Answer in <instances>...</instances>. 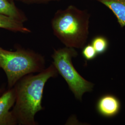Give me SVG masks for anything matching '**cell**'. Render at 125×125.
Returning <instances> with one entry per match:
<instances>
[{
  "label": "cell",
  "instance_id": "1",
  "mask_svg": "<svg viewBox=\"0 0 125 125\" xmlns=\"http://www.w3.org/2000/svg\"><path fill=\"white\" fill-rule=\"evenodd\" d=\"M52 63L36 75L30 74L21 78L13 87L16 99L12 112L19 125H36V114L44 109L42 106L43 91L47 81L58 76Z\"/></svg>",
  "mask_w": 125,
  "mask_h": 125
},
{
  "label": "cell",
  "instance_id": "2",
  "mask_svg": "<svg viewBox=\"0 0 125 125\" xmlns=\"http://www.w3.org/2000/svg\"><path fill=\"white\" fill-rule=\"evenodd\" d=\"M90 14L73 5L58 10L51 21L54 35L66 47L83 48L89 34Z\"/></svg>",
  "mask_w": 125,
  "mask_h": 125
},
{
  "label": "cell",
  "instance_id": "3",
  "mask_svg": "<svg viewBox=\"0 0 125 125\" xmlns=\"http://www.w3.org/2000/svg\"><path fill=\"white\" fill-rule=\"evenodd\" d=\"M45 62L44 56L31 50L17 46L15 51H10L0 46V68L7 76L9 88L24 76L44 70Z\"/></svg>",
  "mask_w": 125,
  "mask_h": 125
},
{
  "label": "cell",
  "instance_id": "4",
  "mask_svg": "<svg viewBox=\"0 0 125 125\" xmlns=\"http://www.w3.org/2000/svg\"><path fill=\"white\" fill-rule=\"evenodd\" d=\"M78 55L75 48L65 47L54 49L52 55V64L61 76L66 82L76 98L82 100L83 94L91 92L94 84L86 80L76 71L72 62V58Z\"/></svg>",
  "mask_w": 125,
  "mask_h": 125
},
{
  "label": "cell",
  "instance_id": "5",
  "mask_svg": "<svg viewBox=\"0 0 125 125\" xmlns=\"http://www.w3.org/2000/svg\"><path fill=\"white\" fill-rule=\"evenodd\" d=\"M16 93L14 87L9 88L0 96V125L18 124L11 108L14 105Z\"/></svg>",
  "mask_w": 125,
  "mask_h": 125
},
{
  "label": "cell",
  "instance_id": "6",
  "mask_svg": "<svg viewBox=\"0 0 125 125\" xmlns=\"http://www.w3.org/2000/svg\"><path fill=\"white\" fill-rule=\"evenodd\" d=\"M96 108L101 115L106 118H111L116 116L120 111L121 102L115 95L106 94L98 100Z\"/></svg>",
  "mask_w": 125,
  "mask_h": 125
},
{
  "label": "cell",
  "instance_id": "7",
  "mask_svg": "<svg viewBox=\"0 0 125 125\" xmlns=\"http://www.w3.org/2000/svg\"><path fill=\"white\" fill-rule=\"evenodd\" d=\"M105 5L116 17L121 27H125V0H95Z\"/></svg>",
  "mask_w": 125,
  "mask_h": 125
},
{
  "label": "cell",
  "instance_id": "8",
  "mask_svg": "<svg viewBox=\"0 0 125 125\" xmlns=\"http://www.w3.org/2000/svg\"><path fill=\"white\" fill-rule=\"evenodd\" d=\"M0 28L15 32L29 33L31 31L25 27L23 22L9 16L0 14Z\"/></svg>",
  "mask_w": 125,
  "mask_h": 125
},
{
  "label": "cell",
  "instance_id": "9",
  "mask_svg": "<svg viewBox=\"0 0 125 125\" xmlns=\"http://www.w3.org/2000/svg\"><path fill=\"white\" fill-rule=\"evenodd\" d=\"M0 14H4L24 22L27 20L26 14L9 0H0Z\"/></svg>",
  "mask_w": 125,
  "mask_h": 125
},
{
  "label": "cell",
  "instance_id": "10",
  "mask_svg": "<svg viewBox=\"0 0 125 125\" xmlns=\"http://www.w3.org/2000/svg\"><path fill=\"white\" fill-rule=\"evenodd\" d=\"M90 44L93 46L98 55L105 53L109 46V42L107 38L101 35L94 37L91 41Z\"/></svg>",
  "mask_w": 125,
  "mask_h": 125
},
{
  "label": "cell",
  "instance_id": "11",
  "mask_svg": "<svg viewBox=\"0 0 125 125\" xmlns=\"http://www.w3.org/2000/svg\"><path fill=\"white\" fill-rule=\"evenodd\" d=\"M82 54L86 60L91 61L95 58L98 54L91 44L84 45L83 48Z\"/></svg>",
  "mask_w": 125,
  "mask_h": 125
},
{
  "label": "cell",
  "instance_id": "12",
  "mask_svg": "<svg viewBox=\"0 0 125 125\" xmlns=\"http://www.w3.org/2000/svg\"><path fill=\"white\" fill-rule=\"evenodd\" d=\"M16 0L25 3V4H33L47 3L50 2L58 1L60 0Z\"/></svg>",
  "mask_w": 125,
  "mask_h": 125
},
{
  "label": "cell",
  "instance_id": "13",
  "mask_svg": "<svg viewBox=\"0 0 125 125\" xmlns=\"http://www.w3.org/2000/svg\"><path fill=\"white\" fill-rule=\"evenodd\" d=\"M4 92V89L3 88H0V95Z\"/></svg>",
  "mask_w": 125,
  "mask_h": 125
},
{
  "label": "cell",
  "instance_id": "14",
  "mask_svg": "<svg viewBox=\"0 0 125 125\" xmlns=\"http://www.w3.org/2000/svg\"><path fill=\"white\" fill-rule=\"evenodd\" d=\"M9 0L10 2H12V3H14V0Z\"/></svg>",
  "mask_w": 125,
  "mask_h": 125
}]
</instances>
